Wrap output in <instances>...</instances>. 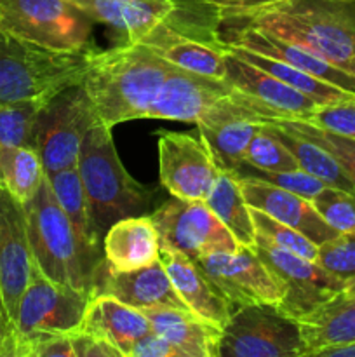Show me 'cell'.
Returning <instances> with one entry per match:
<instances>
[{"label": "cell", "mask_w": 355, "mask_h": 357, "mask_svg": "<svg viewBox=\"0 0 355 357\" xmlns=\"http://www.w3.org/2000/svg\"><path fill=\"white\" fill-rule=\"evenodd\" d=\"M96 122L100 119L82 84L58 91L42 105L33 126V149L45 174L77 166L84 136Z\"/></svg>", "instance_id": "cell-9"}, {"label": "cell", "mask_w": 355, "mask_h": 357, "mask_svg": "<svg viewBox=\"0 0 355 357\" xmlns=\"http://www.w3.org/2000/svg\"><path fill=\"white\" fill-rule=\"evenodd\" d=\"M225 47V45H223ZM225 66L226 75L225 79L230 84L237 86L239 89L253 94L258 100L265 101L267 105L274 107L275 110L282 112L291 119H301L308 121L319 107L317 101L308 98L306 94L299 93L294 87L287 86L282 80L275 79L274 75L267 73L265 70L244 61L239 56L230 52L225 47Z\"/></svg>", "instance_id": "cell-21"}, {"label": "cell", "mask_w": 355, "mask_h": 357, "mask_svg": "<svg viewBox=\"0 0 355 357\" xmlns=\"http://www.w3.org/2000/svg\"><path fill=\"white\" fill-rule=\"evenodd\" d=\"M195 261L225 296L232 312L247 305H278L284 300V284L253 250L218 251Z\"/></svg>", "instance_id": "cell-12"}, {"label": "cell", "mask_w": 355, "mask_h": 357, "mask_svg": "<svg viewBox=\"0 0 355 357\" xmlns=\"http://www.w3.org/2000/svg\"><path fill=\"white\" fill-rule=\"evenodd\" d=\"M315 357H355V342L343 345H331V347L317 351Z\"/></svg>", "instance_id": "cell-45"}, {"label": "cell", "mask_w": 355, "mask_h": 357, "mask_svg": "<svg viewBox=\"0 0 355 357\" xmlns=\"http://www.w3.org/2000/svg\"><path fill=\"white\" fill-rule=\"evenodd\" d=\"M129 357H187V354L162 335L152 330L136 340Z\"/></svg>", "instance_id": "cell-41"}, {"label": "cell", "mask_w": 355, "mask_h": 357, "mask_svg": "<svg viewBox=\"0 0 355 357\" xmlns=\"http://www.w3.org/2000/svg\"><path fill=\"white\" fill-rule=\"evenodd\" d=\"M150 218L159 234L160 248L181 251L191 260L218 251H239L242 248L204 201L171 197Z\"/></svg>", "instance_id": "cell-11"}, {"label": "cell", "mask_w": 355, "mask_h": 357, "mask_svg": "<svg viewBox=\"0 0 355 357\" xmlns=\"http://www.w3.org/2000/svg\"><path fill=\"white\" fill-rule=\"evenodd\" d=\"M45 178L44 164L33 146L0 150V187L24 204L40 188Z\"/></svg>", "instance_id": "cell-32"}, {"label": "cell", "mask_w": 355, "mask_h": 357, "mask_svg": "<svg viewBox=\"0 0 355 357\" xmlns=\"http://www.w3.org/2000/svg\"><path fill=\"white\" fill-rule=\"evenodd\" d=\"M317 264L345 282L355 278V234H338L320 244Z\"/></svg>", "instance_id": "cell-38"}, {"label": "cell", "mask_w": 355, "mask_h": 357, "mask_svg": "<svg viewBox=\"0 0 355 357\" xmlns=\"http://www.w3.org/2000/svg\"><path fill=\"white\" fill-rule=\"evenodd\" d=\"M354 197H355V192H354Z\"/></svg>", "instance_id": "cell-48"}, {"label": "cell", "mask_w": 355, "mask_h": 357, "mask_svg": "<svg viewBox=\"0 0 355 357\" xmlns=\"http://www.w3.org/2000/svg\"><path fill=\"white\" fill-rule=\"evenodd\" d=\"M14 345V323L3 303L2 291H0V357H13Z\"/></svg>", "instance_id": "cell-44"}, {"label": "cell", "mask_w": 355, "mask_h": 357, "mask_svg": "<svg viewBox=\"0 0 355 357\" xmlns=\"http://www.w3.org/2000/svg\"><path fill=\"white\" fill-rule=\"evenodd\" d=\"M324 222L340 234H355V197L341 188L326 187L312 199Z\"/></svg>", "instance_id": "cell-37"}, {"label": "cell", "mask_w": 355, "mask_h": 357, "mask_svg": "<svg viewBox=\"0 0 355 357\" xmlns=\"http://www.w3.org/2000/svg\"><path fill=\"white\" fill-rule=\"evenodd\" d=\"M94 295L115 296L120 302L139 310L146 309V307L188 309L187 303L174 289L160 260L148 267L129 272L115 271L106 264V260H103L97 268L96 279H94L93 296Z\"/></svg>", "instance_id": "cell-19"}, {"label": "cell", "mask_w": 355, "mask_h": 357, "mask_svg": "<svg viewBox=\"0 0 355 357\" xmlns=\"http://www.w3.org/2000/svg\"><path fill=\"white\" fill-rule=\"evenodd\" d=\"M73 6L124 33V42H138L157 24H167L214 45L219 38V10L207 0H70Z\"/></svg>", "instance_id": "cell-6"}, {"label": "cell", "mask_w": 355, "mask_h": 357, "mask_svg": "<svg viewBox=\"0 0 355 357\" xmlns=\"http://www.w3.org/2000/svg\"><path fill=\"white\" fill-rule=\"evenodd\" d=\"M157 56L188 72L225 79V47L190 37L167 24H157L141 38Z\"/></svg>", "instance_id": "cell-23"}, {"label": "cell", "mask_w": 355, "mask_h": 357, "mask_svg": "<svg viewBox=\"0 0 355 357\" xmlns=\"http://www.w3.org/2000/svg\"><path fill=\"white\" fill-rule=\"evenodd\" d=\"M336 2H348V3H354L355 0H336Z\"/></svg>", "instance_id": "cell-47"}, {"label": "cell", "mask_w": 355, "mask_h": 357, "mask_svg": "<svg viewBox=\"0 0 355 357\" xmlns=\"http://www.w3.org/2000/svg\"><path fill=\"white\" fill-rule=\"evenodd\" d=\"M33 258L23 204L0 187V291L10 319H16L21 295L30 281Z\"/></svg>", "instance_id": "cell-17"}, {"label": "cell", "mask_w": 355, "mask_h": 357, "mask_svg": "<svg viewBox=\"0 0 355 357\" xmlns=\"http://www.w3.org/2000/svg\"><path fill=\"white\" fill-rule=\"evenodd\" d=\"M303 344L294 319L275 305H247L223 328L219 357H301Z\"/></svg>", "instance_id": "cell-10"}, {"label": "cell", "mask_w": 355, "mask_h": 357, "mask_svg": "<svg viewBox=\"0 0 355 357\" xmlns=\"http://www.w3.org/2000/svg\"><path fill=\"white\" fill-rule=\"evenodd\" d=\"M221 173L200 136L188 132H159L160 185L173 197L205 201Z\"/></svg>", "instance_id": "cell-15"}, {"label": "cell", "mask_w": 355, "mask_h": 357, "mask_svg": "<svg viewBox=\"0 0 355 357\" xmlns=\"http://www.w3.org/2000/svg\"><path fill=\"white\" fill-rule=\"evenodd\" d=\"M87 51H49L0 30V105L51 98L65 87L80 84Z\"/></svg>", "instance_id": "cell-7"}, {"label": "cell", "mask_w": 355, "mask_h": 357, "mask_svg": "<svg viewBox=\"0 0 355 357\" xmlns=\"http://www.w3.org/2000/svg\"><path fill=\"white\" fill-rule=\"evenodd\" d=\"M70 337L75 349V357H122L113 345L94 335L75 330L70 333Z\"/></svg>", "instance_id": "cell-42"}, {"label": "cell", "mask_w": 355, "mask_h": 357, "mask_svg": "<svg viewBox=\"0 0 355 357\" xmlns=\"http://www.w3.org/2000/svg\"><path fill=\"white\" fill-rule=\"evenodd\" d=\"M45 176L51 183L59 206L65 211V215L68 216L77 234L90 248L101 250V239L97 237L96 229H94L89 201H87V194L86 188H84L82 178H80L79 167H68V169H61L58 173L45 174Z\"/></svg>", "instance_id": "cell-31"}, {"label": "cell", "mask_w": 355, "mask_h": 357, "mask_svg": "<svg viewBox=\"0 0 355 357\" xmlns=\"http://www.w3.org/2000/svg\"><path fill=\"white\" fill-rule=\"evenodd\" d=\"M343 293L347 296H350V298H355V278L350 279V281L345 282V289Z\"/></svg>", "instance_id": "cell-46"}, {"label": "cell", "mask_w": 355, "mask_h": 357, "mask_svg": "<svg viewBox=\"0 0 355 357\" xmlns=\"http://www.w3.org/2000/svg\"><path fill=\"white\" fill-rule=\"evenodd\" d=\"M207 2L219 10V16H226V14L253 13V10L275 6L282 0H207Z\"/></svg>", "instance_id": "cell-43"}, {"label": "cell", "mask_w": 355, "mask_h": 357, "mask_svg": "<svg viewBox=\"0 0 355 357\" xmlns=\"http://www.w3.org/2000/svg\"><path fill=\"white\" fill-rule=\"evenodd\" d=\"M306 122L326 131L355 139V100L322 105Z\"/></svg>", "instance_id": "cell-40"}, {"label": "cell", "mask_w": 355, "mask_h": 357, "mask_svg": "<svg viewBox=\"0 0 355 357\" xmlns=\"http://www.w3.org/2000/svg\"><path fill=\"white\" fill-rule=\"evenodd\" d=\"M294 321L303 344L301 357L331 345L350 344L355 342V298L341 291Z\"/></svg>", "instance_id": "cell-26"}, {"label": "cell", "mask_w": 355, "mask_h": 357, "mask_svg": "<svg viewBox=\"0 0 355 357\" xmlns=\"http://www.w3.org/2000/svg\"><path fill=\"white\" fill-rule=\"evenodd\" d=\"M251 216H253L254 229H256V237H261V239L274 244V246L292 251V253L308 258V260H317L319 246L310 239H306L298 230L291 229L289 225L271 218L270 215L256 208H251Z\"/></svg>", "instance_id": "cell-35"}, {"label": "cell", "mask_w": 355, "mask_h": 357, "mask_svg": "<svg viewBox=\"0 0 355 357\" xmlns=\"http://www.w3.org/2000/svg\"><path fill=\"white\" fill-rule=\"evenodd\" d=\"M113 345L122 357H129L136 340L152 331L148 317L139 309L110 295L90 296L86 314L77 328Z\"/></svg>", "instance_id": "cell-22"}, {"label": "cell", "mask_w": 355, "mask_h": 357, "mask_svg": "<svg viewBox=\"0 0 355 357\" xmlns=\"http://www.w3.org/2000/svg\"><path fill=\"white\" fill-rule=\"evenodd\" d=\"M174 65L141 42L87 51L82 87L100 122L108 128L146 119Z\"/></svg>", "instance_id": "cell-1"}, {"label": "cell", "mask_w": 355, "mask_h": 357, "mask_svg": "<svg viewBox=\"0 0 355 357\" xmlns=\"http://www.w3.org/2000/svg\"><path fill=\"white\" fill-rule=\"evenodd\" d=\"M90 295L45 278L33 264L14 319V337L72 333L80 326Z\"/></svg>", "instance_id": "cell-14"}, {"label": "cell", "mask_w": 355, "mask_h": 357, "mask_svg": "<svg viewBox=\"0 0 355 357\" xmlns=\"http://www.w3.org/2000/svg\"><path fill=\"white\" fill-rule=\"evenodd\" d=\"M93 23L70 0H0V30L49 51L90 49Z\"/></svg>", "instance_id": "cell-8"}, {"label": "cell", "mask_w": 355, "mask_h": 357, "mask_svg": "<svg viewBox=\"0 0 355 357\" xmlns=\"http://www.w3.org/2000/svg\"><path fill=\"white\" fill-rule=\"evenodd\" d=\"M159 234L150 215L118 220L103 237V257L115 271L148 267L159 260Z\"/></svg>", "instance_id": "cell-24"}, {"label": "cell", "mask_w": 355, "mask_h": 357, "mask_svg": "<svg viewBox=\"0 0 355 357\" xmlns=\"http://www.w3.org/2000/svg\"><path fill=\"white\" fill-rule=\"evenodd\" d=\"M235 173L240 174H251V176H256L260 180L268 181V183L275 185V187H281L284 190L292 192L296 195H301L306 201H312L320 190L327 187L324 181H320L319 178L312 176L306 171L303 169H291V171H281V173H265V171H247V173H242V171H235Z\"/></svg>", "instance_id": "cell-39"}, {"label": "cell", "mask_w": 355, "mask_h": 357, "mask_svg": "<svg viewBox=\"0 0 355 357\" xmlns=\"http://www.w3.org/2000/svg\"><path fill=\"white\" fill-rule=\"evenodd\" d=\"M244 166L254 167L265 173H281V171L298 169V162L281 142L270 124H263L251 139L246 152Z\"/></svg>", "instance_id": "cell-34"}, {"label": "cell", "mask_w": 355, "mask_h": 357, "mask_svg": "<svg viewBox=\"0 0 355 357\" xmlns=\"http://www.w3.org/2000/svg\"><path fill=\"white\" fill-rule=\"evenodd\" d=\"M97 237L103 241L115 222L145 215L155 190L136 181L115 149L111 128L96 122L84 136L77 160Z\"/></svg>", "instance_id": "cell-5"}, {"label": "cell", "mask_w": 355, "mask_h": 357, "mask_svg": "<svg viewBox=\"0 0 355 357\" xmlns=\"http://www.w3.org/2000/svg\"><path fill=\"white\" fill-rule=\"evenodd\" d=\"M219 38H221L223 45L247 49V51H253L256 54L278 59V61L287 63V65L310 73V75L317 77L324 82H329L333 86L341 87V89L355 93L354 75L336 68L326 59L313 54L312 51H308L303 45L294 44V42L284 40L274 33L230 20H221V23H219Z\"/></svg>", "instance_id": "cell-16"}, {"label": "cell", "mask_w": 355, "mask_h": 357, "mask_svg": "<svg viewBox=\"0 0 355 357\" xmlns=\"http://www.w3.org/2000/svg\"><path fill=\"white\" fill-rule=\"evenodd\" d=\"M235 174L240 190H242L246 202L251 208L260 209V211L270 215L271 218L298 230L299 234H303L306 239L315 243L317 246L340 234L324 222L319 211L313 208L312 201H306L301 195L275 187L268 181L251 176V174Z\"/></svg>", "instance_id": "cell-18"}, {"label": "cell", "mask_w": 355, "mask_h": 357, "mask_svg": "<svg viewBox=\"0 0 355 357\" xmlns=\"http://www.w3.org/2000/svg\"><path fill=\"white\" fill-rule=\"evenodd\" d=\"M159 260L188 309L223 330L233 312L200 265L181 251L169 248H160Z\"/></svg>", "instance_id": "cell-20"}, {"label": "cell", "mask_w": 355, "mask_h": 357, "mask_svg": "<svg viewBox=\"0 0 355 357\" xmlns=\"http://www.w3.org/2000/svg\"><path fill=\"white\" fill-rule=\"evenodd\" d=\"M270 128L281 138V142L287 146V150L298 162L299 169L319 178L327 187L341 188V190L354 194L355 183L327 150H324L322 146L317 145L315 142L308 139L306 136L289 129L287 126L282 124V121L270 124Z\"/></svg>", "instance_id": "cell-28"}, {"label": "cell", "mask_w": 355, "mask_h": 357, "mask_svg": "<svg viewBox=\"0 0 355 357\" xmlns=\"http://www.w3.org/2000/svg\"><path fill=\"white\" fill-rule=\"evenodd\" d=\"M31 258L45 278L93 296L94 279L104 260L73 229L59 206L47 176L37 194L23 204Z\"/></svg>", "instance_id": "cell-4"}, {"label": "cell", "mask_w": 355, "mask_h": 357, "mask_svg": "<svg viewBox=\"0 0 355 357\" xmlns=\"http://www.w3.org/2000/svg\"><path fill=\"white\" fill-rule=\"evenodd\" d=\"M152 330L180 347L187 357H219L223 330L188 309L146 307Z\"/></svg>", "instance_id": "cell-25"}, {"label": "cell", "mask_w": 355, "mask_h": 357, "mask_svg": "<svg viewBox=\"0 0 355 357\" xmlns=\"http://www.w3.org/2000/svg\"><path fill=\"white\" fill-rule=\"evenodd\" d=\"M49 98L0 105V150L33 146V126L38 110Z\"/></svg>", "instance_id": "cell-33"}, {"label": "cell", "mask_w": 355, "mask_h": 357, "mask_svg": "<svg viewBox=\"0 0 355 357\" xmlns=\"http://www.w3.org/2000/svg\"><path fill=\"white\" fill-rule=\"evenodd\" d=\"M146 119L214 126L232 121L275 124L292 121L226 79L200 75L173 66Z\"/></svg>", "instance_id": "cell-3"}, {"label": "cell", "mask_w": 355, "mask_h": 357, "mask_svg": "<svg viewBox=\"0 0 355 357\" xmlns=\"http://www.w3.org/2000/svg\"><path fill=\"white\" fill-rule=\"evenodd\" d=\"M263 124L251 121H232L214 126H197L200 139L211 152L221 171L235 173L244 166L247 146Z\"/></svg>", "instance_id": "cell-30"}, {"label": "cell", "mask_w": 355, "mask_h": 357, "mask_svg": "<svg viewBox=\"0 0 355 357\" xmlns=\"http://www.w3.org/2000/svg\"><path fill=\"white\" fill-rule=\"evenodd\" d=\"M205 204L228 229L233 239L247 250L256 246V229H254L251 208L246 202L235 174L221 171L205 197Z\"/></svg>", "instance_id": "cell-27"}, {"label": "cell", "mask_w": 355, "mask_h": 357, "mask_svg": "<svg viewBox=\"0 0 355 357\" xmlns=\"http://www.w3.org/2000/svg\"><path fill=\"white\" fill-rule=\"evenodd\" d=\"M225 47L228 49L230 52H233L235 56H239L240 59H244V61L265 70L267 73L274 75L275 79L282 80V82H285L287 86L299 91V93L306 94V96L312 98V100L317 101L319 105H333L340 103V101L355 100V93L341 89V87L333 86V84L329 82H324V80L317 79V77L310 75V73L301 72V70L294 68V66L287 65V63L256 54V52L247 51V49L230 47V45H225Z\"/></svg>", "instance_id": "cell-29"}, {"label": "cell", "mask_w": 355, "mask_h": 357, "mask_svg": "<svg viewBox=\"0 0 355 357\" xmlns=\"http://www.w3.org/2000/svg\"><path fill=\"white\" fill-rule=\"evenodd\" d=\"M253 251L284 284V300L275 307L291 319H298L345 289L343 279L327 272L317 261L274 246L261 237H256Z\"/></svg>", "instance_id": "cell-13"}, {"label": "cell", "mask_w": 355, "mask_h": 357, "mask_svg": "<svg viewBox=\"0 0 355 357\" xmlns=\"http://www.w3.org/2000/svg\"><path fill=\"white\" fill-rule=\"evenodd\" d=\"M348 2L282 0L244 14H226L237 21L303 45L336 68L355 77V14Z\"/></svg>", "instance_id": "cell-2"}, {"label": "cell", "mask_w": 355, "mask_h": 357, "mask_svg": "<svg viewBox=\"0 0 355 357\" xmlns=\"http://www.w3.org/2000/svg\"><path fill=\"white\" fill-rule=\"evenodd\" d=\"M282 124L287 126L292 131L299 132V135L306 136L308 139L315 142L317 145L322 146L324 150H327L340 162V166L347 171L350 180L355 183V139L326 131V129L310 124L306 121H301V119L282 121Z\"/></svg>", "instance_id": "cell-36"}]
</instances>
